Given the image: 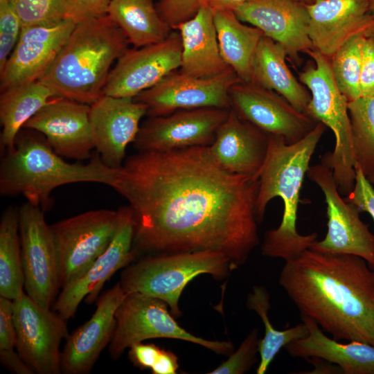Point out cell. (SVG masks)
<instances>
[{
	"mask_svg": "<svg viewBox=\"0 0 374 374\" xmlns=\"http://www.w3.org/2000/svg\"><path fill=\"white\" fill-rule=\"evenodd\" d=\"M0 164V194L22 195L44 211L50 206V195L62 185L90 182L113 187L118 168L105 165L97 153L86 164L62 159L38 132L21 129L14 147L4 152Z\"/></svg>",
	"mask_w": 374,
	"mask_h": 374,
	"instance_id": "277c9868",
	"label": "cell"
},
{
	"mask_svg": "<svg viewBox=\"0 0 374 374\" xmlns=\"http://www.w3.org/2000/svg\"><path fill=\"white\" fill-rule=\"evenodd\" d=\"M0 362L8 370L16 374H33V370L17 352L12 349H0Z\"/></svg>",
	"mask_w": 374,
	"mask_h": 374,
	"instance_id": "ee69618b",
	"label": "cell"
},
{
	"mask_svg": "<svg viewBox=\"0 0 374 374\" xmlns=\"http://www.w3.org/2000/svg\"><path fill=\"white\" fill-rule=\"evenodd\" d=\"M172 29L181 36V72L195 78H211L232 71L221 55L214 14L207 5Z\"/></svg>",
	"mask_w": 374,
	"mask_h": 374,
	"instance_id": "d4e9b609",
	"label": "cell"
},
{
	"mask_svg": "<svg viewBox=\"0 0 374 374\" xmlns=\"http://www.w3.org/2000/svg\"><path fill=\"white\" fill-rule=\"evenodd\" d=\"M326 127L319 122L305 137L290 144L281 136L269 135L268 151L258 177V221H262L268 203L276 197L283 200L284 211L280 225L265 233L261 245L265 256L292 260L317 241V233L301 235L297 231L296 220L301 188Z\"/></svg>",
	"mask_w": 374,
	"mask_h": 374,
	"instance_id": "3957f363",
	"label": "cell"
},
{
	"mask_svg": "<svg viewBox=\"0 0 374 374\" xmlns=\"http://www.w3.org/2000/svg\"><path fill=\"white\" fill-rule=\"evenodd\" d=\"M355 158L366 177L374 173V93L348 103Z\"/></svg>",
	"mask_w": 374,
	"mask_h": 374,
	"instance_id": "d6a6232c",
	"label": "cell"
},
{
	"mask_svg": "<svg viewBox=\"0 0 374 374\" xmlns=\"http://www.w3.org/2000/svg\"><path fill=\"white\" fill-rule=\"evenodd\" d=\"M248 0H206L207 5L213 12L217 11H234Z\"/></svg>",
	"mask_w": 374,
	"mask_h": 374,
	"instance_id": "f6af8a7d",
	"label": "cell"
},
{
	"mask_svg": "<svg viewBox=\"0 0 374 374\" xmlns=\"http://www.w3.org/2000/svg\"><path fill=\"white\" fill-rule=\"evenodd\" d=\"M312 359V361L310 362L313 363L316 367L315 370L313 371L314 372L312 373H335L334 371L337 372V371H340L343 373L340 367L337 368L328 366L326 363L323 362V359L319 358L313 357Z\"/></svg>",
	"mask_w": 374,
	"mask_h": 374,
	"instance_id": "bcb514c9",
	"label": "cell"
},
{
	"mask_svg": "<svg viewBox=\"0 0 374 374\" xmlns=\"http://www.w3.org/2000/svg\"><path fill=\"white\" fill-rule=\"evenodd\" d=\"M128 357L134 366L141 370L150 368L153 374H175L179 368L175 353L152 344L132 345Z\"/></svg>",
	"mask_w": 374,
	"mask_h": 374,
	"instance_id": "d590c367",
	"label": "cell"
},
{
	"mask_svg": "<svg viewBox=\"0 0 374 374\" xmlns=\"http://www.w3.org/2000/svg\"><path fill=\"white\" fill-rule=\"evenodd\" d=\"M128 45L125 35L107 14L77 22L39 80L56 97L91 105L103 95L112 65Z\"/></svg>",
	"mask_w": 374,
	"mask_h": 374,
	"instance_id": "5b68a950",
	"label": "cell"
},
{
	"mask_svg": "<svg viewBox=\"0 0 374 374\" xmlns=\"http://www.w3.org/2000/svg\"><path fill=\"white\" fill-rule=\"evenodd\" d=\"M247 306L260 317L264 325L265 335L258 345L260 359L256 373L265 374L279 350L292 341L305 337L308 329L303 322L284 330L275 329L268 316L270 296L262 285H255L252 288L247 296Z\"/></svg>",
	"mask_w": 374,
	"mask_h": 374,
	"instance_id": "1f68e13d",
	"label": "cell"
},
{
	"mask_svg": "<svg viewBox=\"0 0 374 374\" xmlns=\"http://www.w3.org/2000/svg\"><path fill=\"white\" fill-rule=\"evenodd\" d=\"M361 96L374 93V33L364 41L360 73Z\"/></svg>",
	"mask_w": 374,
	"mask_h": 374,
	"instance_id": "60d3db41",
	"label": "cell"
},
{
	"mask_svg": "<svg viewBox=\"0 0 374 374\" xmlns=\"http://www.w3.org/2000/svg\"><path fill=\"white\" fill-rule=\"evenodd\" d=\"M206 3V0H161L156 7L161 17L173 28L193 17Z\"/></svg>",
	"mask_w": 374,
	"mask_h": 374,
	"instance_id": "f35d334b",
	"label": "cell"
},
{
	"mask_svg": "<svg viewBox=\"0 0 374 374\" xmlns=\"http://www.w3.org/2000/svg\"><path fill=\"white\" fill-rule=\"evenodd\" d=\"M22 27L54 25L74 20L66 0H11Z\"/></svg>",
	"mask_w": 374,
	"mask_h": 374,
	"instance_id": "e575fe53",
	"label": "cell"
},
{
	"mask_svg": "<svg viewBox=\"0 0 374 374\" xmlns=\"http://www.w3.org/2000/svg\"><path fill=\"white\" fill-rule=\"evenodd\" d=\"M233 12L240 20L282 44L294 61H297L300 53L314 48L308 35L309 15L304 3L297 0H248Z\"/></svg>",
	"mask_w": 374,
	"mask_h": 374,
	"instance_id": "603a6c76",
	"label": "cell"
},
{
	"mask_svg": "<svg viewBox=\"0 0 374 374\" xmlns=\"http://www.w3.org/2000/svg\"><path fill=\"white\" fill-rule=\"evenodd\" d=\"M23 292L19 208L10 206L0 220V296L14 300Z\"/></svg>",
	"mask_w": 374,
	"mask_h": 374,
	"instance_id": "4dcf8cb0",
	"label": "cell"
},
{
	"mask_svg": "<svg viewBox=\"0 0 374 374\" xmlns=\"http://www.w3.org/2000/svg\"><path fill=\"white\" fill-rule=\"evenodd\" d=\"M107 14L134 48L161 42L173 30L152 0H110Z\"/></svg>",
	"mask_w": 374,
	"mask_h": 374,
	"instance_id": "f546056e",
	"label": "cell"
},
{
	"mask_svg": "<svg viewBox=\"0 0 374 374\" xmlns=\"http://www.w3.org/2000/svg\"><path fill=\"white\" fill-rule=\"evenodd\" d=\"M305 53L314 61L299 74V81L311 96L307 114L329 127L335 139L333 151L325 153L321 163L330 168L340 194L346 196L355 185L356 163L348 101L335 81L330 59L314 48Z\"/></svg>",
	"mask_w": 374,
	"mask_h": 374,
	"instance_id": "52a82bcc",
	"label": "cell"
},
{
	"mask_svg": "<svg viewBox=\"0 0 374 374\" xmlns=\"http://www.w3.org/2000/svg\"><path fill=\"white\" fill-rule=\"evenodd\" d=\"M308 335L285 346L293 357L319 358L337 364L346 374H374V346L357 341L338 342L327 337L312 319L301 316Z\"/></svg>",
	"mask_w": 374,
	"mask_h": 374,
	"instance_id": "484cf974",
	"label": "cell"
},
{
	"mask_svg": "<svg viewBox=\"0 0 374 374\" xmlns=\"http://www.w3.org/2000/svg\"><path fill=\"white\" fill-rule=\"evenodd\" d=\"M161 299L139 292L127 293L117 308L116 327L109 344V355L118 359L127 348L144 340L157 338L194 343L217 355H229L234 346L227 341H212L192 335L181 328Z\"/></svg>",
	"mask_w": 374,
	"mask_h": 374,
	"instance_id": "ba28073f",
	"label": "cell"
},
{
	"mask_svg": "<svg viewBox=\"0 0 374 374\" xmlns=\"http://www.w3.org/2000/svg\"><path fill=\"white\" fill-rule=\"evenodd\" d=\"M258 330L253 328L229 357L209 374H243L257 362L260 342Z\"/></svg>",
	"mask_w": 374,
	"mask_h": 374,
	"instance_id": "8d00e7d4",
	"label": "cell"
},
{
	"mask_svg": "<svg viewBox=\"0 0 374 374\" xmlns=\"http://www.w3.org/2000/svg\"><path fill=\"white\" fill-rule=\"evenodd\" d=\"M76 22L22 27L19 39L0 71L1 92L40 80L66 42Z\"/></svg>",
	"mask_w": 374,
	"mask_h": 374,
	"instance_id": "ac0fdd59",
	"label": "cell"
},
{
	"mask_svg": "<svg viewBox=\"0 0 374 374\" xmlns=\"http://www.w3.org/2000/svg\"><path fill=\"white\" fill-rule=\"evenodd\" d=\"M120 213L91 210L50 225L57 255L61 289L80 276L108 247Z\"/></svg>",
	"mask_w": 374,
	"mask_h": 374,
	"instance_id": "9c48e42d",
	"label": "cell"
},
{
	"mask_svg": "<svg viewBox=\"0 0 374 374\" xmlns=\"http://www.w3.org/2000/svg\"><path fill=\"white\" fill-rule=\"evenodd\" d=\"M231 271L229 258L217 251L153 254L125 267L119 283L125 294L139 292L161 299L178 318L181 315L179 301L188 283L204 274L225 279Z\"/></svg>",
	"mask_w": 374,
	"mask_h": 374,
	"instance_id": "8992f818",
	"label": "cell"
},
{
	"mask_svg": "<svg viewBox=\"0 0 374 374\" xmlns=\"http://www.w3.org/2000/svg\"><path fill=\"white\" fill-rule=\"evenodd\" d=\"M258 179L221 168L208 146L138 152L118 168L112 188L129 203L132 249L166 254L213 251L233 270L259 244Z\"/></svg>",
	"mask_w": 374,
	"mask_h": 374,
	"instance_id": "6da1fadb",
	"label": "cell"
},
{
	"mask_svg": "<svg viewBox=\"0 0 374 374\" xmlns=\"http://www.w3.org/2000/svg\"><path fill=\"white\" fill-rule=\"evenodd\" d=\"M214 23L221 55L241 81L251 82L254 56L263 33L231 10L217 11Z\"/></svg>",
	"mask_w": 374,
	"mask_h": 374,
	"instance_id": "83f0119b",
	"label": "cell"
},
{
	"mask_svg": "<svg viewBox=\"0 0 374 374\" xmlns=\"http://www.w3.org/2000/svg\"><path fill=\"white\" fill-rule=\"evenodd\" d=\"M355 182L352 191L344 199L355 205L359 211L368 213L374 221V188L362 172L359 166L355 165Z\"/></svg>",
	"mask_w": 374,
	"mask_h": 374,
	"instance_id": "ab89813d",
	"label": "cell"
},
{
	"mask_svg": "<svg viewBox=\"0 0 374 374\" xmlns=\"http://www.w3.org/2000/svg\"><path fill=\"white\" fill-rule=\"evenodd\" d=\"M55 97L53 91L39 80L1 92V152H5L14 147L16 137L25 123Z\"/></svg>",
	"mask_w": 374,
	"mask_h": 374,
	"instance_id": "f1b7e54d",
	"label": "cell"
},
{
	"mask_svg": "<svg viewBox=\"0 0 374 374\" xmlns=\"http://www.w3.org/2000/svg\"><path fill=\"white\" fill-rule=\"evenodd\" d=\"M305 6L313 48L330 59L351 37L374 33L369 0H314Z\"/></svg>",
	"mask_w": 374,
	"mask_h": 374,
	"instance_id": "44dd1931",
	"label": "cell"
},
{
	"mask_svg": "<svg viewBox=\"0 0 374 374\" xmlns=\"http://www.w3.org/2000/svg\"><path fill=\"white\" fill-rule=\"evenodd\" d=\"M268 146L269 134L230 109L208 149L215 162L227 172L258 179Z\"/></svg>",
	"mask_w": 374,
	"mask_h": 374,
	"instance_id": "cb8c5ba5",
	"label": "cell"
},
{
	"mask_svg": "<svg viewBox=\"0 0 374 374\" xmlns=\"http://www.w3.org/2000/svg\"><path fill=\"white\" fill-rule=\"evenodd\" d=\"M287 56L282 44L263 35L254 56L251 82L276 91L298 111L307 114L310 93L289 69Z\"/></svg>",
	"mask_w": 374,
	"mask_h": 374,
	"instance_id": "4316f807",
	"label": "cell"
},
{
	"mask_svg": "<svg viewBox=\"0 0 374 374\" xmlns=\"http://www.w3.org/2000/svg\"><path fill=\"white\" fill-rule=\"evenodd\" d=\"M239 81L241 80L233 70L214 78H199L177 69L134 99L147 106L149 117L203 107L229 109L230 88Z\"/></svg>",
	"mask_w": 374,
	"mask_h": 374,
	"instance_id": "9a60e30c",
	"label": "cell"
},
{
	"mask_svg": "<svg viewBox=\"0 0 374 374\" xmlns=\"http://www.w3.org/2000/svg\"><path fill=\"white\" fill-rule=\"evenodd\" d=\"M16 342L13 300L0 296V349L15 348Z\"/></svg>",
	"mask_w": 374,
	"mask_h": 374,
	"instance_id": "b9f144b4",
	"label": "cell"
},
{
	"mask_svg": "<svg viewBox=\"0 0 374 374\" xmlns=\"http://www.w3.org/2000/svg\"><path fill=\"white\" fill-rule=\"evenodd\" d=\"M230 109L203 107L149 117L133 142L138 152H161L209 146Z\"/></svg>",
	"mask_w": 374,
	"mask_h": 374,
	"instance_id": "2e32d148",
	"label": "cell"
},
{
	"mask_svg": "<svg viewBox=\"0 0 374 374\" xmlns=\"http://www.w3.org/2000/svg\"><path fill=\"white\" fill-rule=\"evenodd\" d=\"M21 23L11 0H0V71L19 39Z\"/></svg>",
	"mask_w": 374,
	"mask_h": 374,
	"instance_id": "74e56055",
	"label": "cell"
},
{
	"mask_svg": "<svg viewBox=\"0 0 374 374\" xmlns=\"http://www.w3.org/2000/svg\"><path fill=\"white\" fill-rule=\"evenodd\" d=\"M15 348L37 374H60L61 342L69 335L66 320L42 307L25 292L13 300Z\"/></svg>",
	"mask_w": 374,
	"mask_h": 374,
	"instance_id": "8fae6325",
	"label": "cell"
},
{
	"mask_svg": "<svg viewBox=\"0 0 374 374\" xmlns=\"http://www.w3.org/2000/svg\"><path fill=\"white\" fill-rule=\"evenodd\" d=\"M365 35H357L344 43L330 58L332 72L348 101L361 97L360 73Z\"/></svg>",
	"mask_w": 374,
	"mask_h": 374,
	"instance_id": "836d02e7",
	"label": "cell"
},
{
	"mask_svg": "<svg viewBox=\"0 0 374 374\" xmlns=\"http://www.w3.org/2000/svg\"><path fill=\"white\" fill-rule=\"evenodd\" d=\"M368 181L371 182V184L373 186L374 185V173L370 175L367 177Z\"/></svg>",
	"mask_w": 374,
	"mask_h": 374,
	"instance_id": "c3c4849f",
	"label": "cell"
},
{
	"mask_svg": "<svg viewBox=\"0 0 374 374\" xmlns=\"http://www.w3.org/2000/svg\"><path fill=\"white\" fill-rule=\"evenodd\" d=\"M90 105L62 97L51 99L24 125L42 134L62 157L78 160L91 157L94 148Z\"/></svg>",
	"mask_w": 374,
	"mask_h": 374,
	"instance_id": "d6986e66",
	"label": "cell"
},
{
	"mask_svg": "<svg viewBox=\"0 0 374 374\" xmlns=\"http://www.w3.org/2000/svg\"><path fill=\"white\" fill-rule=\"evenodd\" d=\"M369 7L371 13L374 15V0H369Z\"/></svg>",
	"mask_w": 374,
	"mask_h": 374,
	"instance_id": "7dc6e473",
	"label": "cell"
},
{
	"mask_svg": "<svg viewBox=\"0 0 374 374\" xmlns=\"http://www.w3.org/2000/svg\"><path fill=\"white\" fill-rule=\"evenodd\" d=\"M19 231L24 292L51 308L61 290L56 248L44 211L26 202L19 208Z\"/></svg>",
	"mask_w": 374,
	"mask_h": 374,
	"instance_id": "30bf717a",
	"label": "cell"
},
{
	"mask_svg": "<svg viewBox=\"0 0 374 374\" xmlns=\"http://www.w3.org/2000/svg\"><path fill=\"white\" fill-rule=\"evenodd\" d=\"M75 21L79 22L107 15L110 0H66Z\"/></svg>",
	"mask_w": 374,
	"mask_h": 374,
	"instance_id": "7bdbcfd3",
	"label": "cell"
},
{
	"mask_svg": "<svg viewBox=\"0 0 374 374\" xmlns=\"http://www.w3.org/2000/svg\"><path fill=\"white\" fill-rule=\"evenodd\" d=\"M231 109L242 119L269 135L296 143L319 121L294 108L284 97L252 82L239 81L229 90Z\"/></svg>",
	"mask_w": 374,
	"mask_h": 374,
	"instance_id": "5bb4252c",
	"label": "cell"
},
{
	"mask_svg": "<svg viewBox=\"0 0 374 374\" xmlns=\"http://www.w3.org/2000/svg\"><path fill=\"white\" fill-rule=\"evenodd\" d=\"M118 282L98 299L91 318L69 335L62 350L64 374H87L110 344L116 327L115 313L125 297Z\"/></svg>",
	"mask_w": 374,
	"mask_h": 374,
	"instance_id": "7402d4cb",
	"label": "cell"
},
{
	"mask_svg": "<svg viewBox=\"0 0 374 374\" xmlns=\"http://www.w3.org/2000/svg\"><path fill=\"white\" fill-rule=\"evenodd\" d=\"M118 211V227L108 247L84 273L60 290L51 308L66 321L74 317L84 298L87 303L96 301L105 282L137 258L132 249L134 224L131 210L129 206H124Z\"/></svg>",
	"mask_w": 374,
	"mask_h": 374,
	"instance_id": "e0dca14e",
	"label": "cell"
},
{
	"mask_svg": "<svg viewBox=\"0 0 374 374\" xmlns=\"http://www.w3.org/2000/svg\"><path fill=\"white\" fill-rule=\"evenodd\" d=\"M306 176L324 195L328 217L325 238L310 249L356 256L374 268V234L361 220L359 209L341 197L330 168L322 163L310 166Z\"/></svg>",
	"mask_w": 374,
	"mask_h": 374,
	"instance_id": "7c38bea8",
	"label": "cell"
},
{
	"mask_svg": "<svg viewBox=\"0 0 374 374\" xmlns=\"http://www.w3.org/2000/svg\"><path fill=\"white\" fill-rule=\"evenodd\" d=\"M300 2L304 3H309L312 2L314 0H297Z\"/></svg>",
	"mask_w": 374,
	"mask_h": 374,
	"instance_id": "681fc988",
	"label": "cell"
},
{
	"mask_svg": "<svg viewBox=\"0 0 374 374\" xmlns=\"http://www.w3.org/2000/svg\"><path fill=\"white\" fill-rule=\"evenodd\" d=\"M181 51L180 34L174 29L161 42L128 48L112 67L103 95L134 98L179 69Z\"/></svg>",
	"mask_w": 374,
	"mask_h": 374,
	"instance_id": "4fadbf2b",
	"label": "cell"
},
{
	"mask_svg": "<svg viewBox=\"0 0 374 374\" xmlns=\"http://www.w3.org/2000/svg\"><path fill=\"white\" fill-rule=\"evenodd\" d=\"M147 106L134 98L103 95L90 105L94 148L107 166L119 168L127 145L133 143Z\"/></svg>",
	"mask_w": 374,
	"mask_h": 374,
	"instance_id": "ffe728a7",
	"label": "cell"
},
{
	"mask_svg": "<svg viewBox=\"0 0 374 374\" xmlns=\"http://www.w3.org/2000/svg\"><path fill=\"white\" fill-rule=\"evenodd\" d=\"M363 258L308 249L285 261L278 283L299 310L336 340L374 346V270Z\"/></svg>",
	"mask_w": 374,
	"mask_h": 374,
	"instance_id": "7a4b0ae2",
	"label": "cell"
}]
</instances>
